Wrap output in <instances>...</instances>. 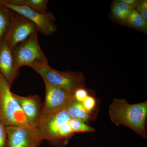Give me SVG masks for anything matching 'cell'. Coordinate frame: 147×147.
<instances>
[{"label": "cell", "instance_id": "cell-15", "mask_svg": "<svg viewBox=\"0 0 147 147\" xmlns=\"http://www.w3.org/2000/svg\"><path fill=\"white\" fill-rule=\"evenodd\" d=\"M147 22L142 15L133 9L123 24L147 34Z\"/></svg>", "mask_w": 147, "mask_h": 147}, {"label": "cell", "instance_id": "cell-12", "mask_svg": "<svg viewBox=\"0 0 147 147\" xmlns=\"http://www.w3.org/2000/svg\"><path fill=\"white\" fill-rule=\"evenodd\" d=\"M65 109L71 118L77 119L86 123L90 120V114L87 112L82 103L76 101L74 98Z\"/></svg>", "mask_w": 147, "mask_h": 147}, {"label": "cell", "instance_id": "cell-18", "mask_svg": "<svg viewBox=\"0 0 147 147\" xmlns=\"http://www.w3.org/2000/svg\"><path fill=\"white\" fill-rule=\"evenodd\" d=\"M134 9L139 12L144 19L147 22V1H139Z\"/></svg>", "mask_w": 147, "mask_h": 147}, {"label": "cell", "instance_id": "cell-13", "mask_svg": "<svg viewBox=\"0 0 147 147\" xmlns=\"http://www.w3.org/2000/svg\"><path fill=\"white\" fill-rule=\"evenodd\" d=\"M133 9L132 7L121 1H117L113 4L111 13L113 18L116 21L124 24Z\"/></svg>", "mask_w": 147, "mask_h": 147}, {"label": "cell", "instance_id": "cell-7", "mask_svg": "<svg viewBox=\"0 0 147 147\" xmlns=\"http://www.w3.org/2000/svg\"><path fill=\"white\" fill-rule=\"evenodd\" d=\"M5 147H39L42 142L36 125L6 126Z\"/></svg>", "mask_w": 147, "mask_h": 147}, {"label": "cell", "instance_id": "cell-14", "mask_svg": "<svg viewBox=\"0 0 147 147\" xmlns=\"http://www.w3.org/2000/svg\"><path fill=\"white\" fill-rule=\"evenodd\" d=\"M12 14V11L0 5V45L8 32Z\"/></svg>", "mask_w": 147, "mask_h": 147}, {"label": "cell", "instance_id": "cell-3", "mask_svg": "<svg viewBox=\"0 0 147 147\" xmlns=\"http://www.w3.org/2000/svg\"><path fill=\"white\" fill-rule=\"evenodd\" d=\"M48 84L74 93L80 88H84L85 79L81 72L60 71L53 68L48 63L37 62L30 67Z\"/></svg>", "mask_w": 147, "mask_h": 147}, {"label": "cell", "instance_id": "cell-20", "mask_svg": "<svg viewBox=\"0 0 147 147\" xmlns=\"http://www.w3.org/2000/svg\"><path fill=\"white\" fill-rule=\"evenodd\" d=\"M88 95V93L86 90L84 88H80L74 92V98L76 101L82 103Z\"/></svg>", "mask_w": 147, "mask_h": 147}, {"label": "cell", "instance_id": "cell-4", "mask_svg": "<svg viewBox=\"0 0 147 147\" xmlns=\"http://www.w3.org/2000/svg\"><path fill=\"white\" fill-rule=\"evenodd\" d=\"M10 87L0 73V117L6 126L28 125L21 105L11 91Z\"/></svg>", "mask_w": 147, "mask_h": 147}, {"label": "cell", "instance_id": "cell-22", "mask_svg": "<svg viewBox=\"0 0 147 147\" xmlns=\"http://www.w3.org/2000/svg\"><path fill=\"white\" fill-rule=\"evenodd\" d=\"M121 1L128 5L132 7L134 9L139 2V1H136V0H122Z\"/></svg>", "mask_w": 147, "mask_h": 147}, {"label": "cell", "instance_id": "cell-19", "mask_svg": "<svg viewBox=\"0 0 147 147\" xmlns=\"http://www.w3.org/2000/svg\"><path fill=\"white\" fill-rule=\"evenodd\" d=\"M96 100L93 96L88 95L82 102L84 108L88 113L91 114L96 105Z\"/></svg>", "mask_w": 147, "mask_h": 147}, {"label": "cell", "instance_id": "cell-11", "mask_svg": "<svg viewBox=\"0 0 147 147\" xmlns=\"http://www.w3.org/2000/svg\"><path fill=\"white\" fill-rule=\"evenodd\" d=\"M13 96L21 105L29 124L36 125L42 113L40 97L37 95L24 97L13 93Z\"/></svg>", "mask_w": 147, "mask_h": 147}, {"label": "cell", "instance_id": "cell-8", "mask_svg": "<svg viewBox=\"0 0 147 147\" xmlns=\"http://www.w3.org/2000/svg\"><path fill=\"white\" fill-rule=\"evenodd\" d=\"M12 11L10 26L4 40L11 49L24 42L30 36L38 31L36 26L28 18Z\"/></svg>", "mask_w": 147, "mask_h": 147}, {"label": "cell", "instance_id": "cell-5", "mask_svg": "<svg viewBox=\"0 0 147 147\" xmlns=\"http://www.w3.org/2000/svg\"><path fill=\"white\" fill-rule=\"evenodd\" d=\"M38 32L32 34L24 42L15 46L12 50L15 67L19 68L24 66L30 67L37 62L48 63L44 53L40 46L38 39Z\"/></svg>", "mask_w": 147, "mask_h": 147}, {"label": "cell", "instance_id": "cell-2", "mask_svg": "<svg viewBox=\"0 0 147 147\" xmlns=\"http://www.w3.org/2000/svg\"><path fill=\"white\" fill-rule=\"evenodd\" d=\"M70 119L65 108L42 115L36 125L40 138L56 147L64 146L75 134Z\"/></svg>", "mask_w": 147, "mask_h": 147}, {"label": "cell", "instance_id": "cell-16", "mask_svg": "<svg viewBox=\"0 0 147 147\" xmlns=\"http://www.w3.org/2000/svg\"><path fill=\"white\" fill-rule=\"evenodd\" d=\"M11 3L15 5L24 6L39 13L47 11V0H8Z\"/></svg>", "mask_w": 147, "mask_h": 147}, {"label": "cell", "instance_id": "cell-21", "mask_svg": "<svg viewBox=\"0 0 147 147\" xmlns=\"http://www.w3.org/2000/svg\"><path fill=\"white\" fill-rule=\"evenodd\" d=\"M7 138L6 126L0 117V147H5Z\"/></svg>", "mask_w": 147, "mask_h": 147}, {"label": "cell", "instance_id": "cell-6", "mask_svg": "<svg viewBox=\"0 0 147 147\" xmlns=\"http://www.w3.org/2000/svg\"><path fill=\"white\" fill-rule=\"evenodd\" d=\"M0 5L31 21L36 26L38 32L44 35L50 36L57 31L56 19L52 12L39 13L24 6L11 3L8 0H0Z\"/></svg>", "mask_w": 147, "mask_h": 147}, {"label": "cell", "instance_id": "cell-10", "mask_svg": "<svg viewBox=\"0 0 147 147\" xmlns=\"http://www.w3.org/2000/svg\"><path fill=\"white\" fill-rule=\"evenodd\" d=\"M18 71L15 67L13 50L4 40L0 45V73L11 86Z\"/></svg>", "mask_w": 147, "mask_h": 147}, {"label": "cell", "instance_id": "cell-17", "mask_svg": "<svg viewBox=\"0 0 147 147\" xmlns=\"http://www.w3.org/2000/svg\"><path fill=\"white\" fill-rule=\"evenodd\" d=\"M70 124L74 133L80 132H93L94 128L88 125L86 122L77 119L71 118Z\"/></svg>", "mask_w": 147, "mask_h": 147}, {"label": "cell", "instance_id": "cell-9", "mask_svg": "<svg viewBox=\"0 0 147 147\" xmlns=\"http://www.w3.org/2000/svg\"><path fill=\"white\" fill-rule=\"evenodd\" d=\"M45 97L41 115L65 108L74 98V93L55 86L44 81Z\"/></svg>", "mask_w": 147, "mask_h": 147}, {"label": "cell", "instance_id": "cell-1", "mask_svg": "<svg viewBox=\"0 0 147 147\" xmlns=\"http://www.w3.org/2000/svg\"><path fill=\"white\" fill-rule=\"evenodd\" d=\"M109 114L110 120L117 126L127 127L142 138L146 139L147 101L130 104L123 98H115L109 105Z\"/></svg>", "mask_w": 147, "mask_h": 147}]
</instances>
